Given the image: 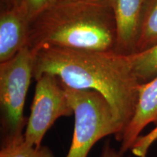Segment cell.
Returning a JSON list of instances; mask_svg holds the SVG:
<instances>
[{
  "label": "cell",
  "instance_id": "cell-1",
  "mask_svg": "<svg viewBox=\"0 0 157 157\" xmlns=\"http://www.w3.org/2000/svg\"><path fill=\"white\" fill-rule=\"evenodd\" d=\"M34 52L35 79L50 74L66 87L101 93L124 132L135 114L140 84L127 55L59 47H44Z\"/></svg>",
  "mask_w": 157,
  "mask_h": 157
},
{
  "label": "cell",
  "instance_id": "cell-2",
  "mask_svg": "<svg viewBox=\"0 0 157 157\" xmlns=\"http://www.w3.org/2000/svg\"><path fill=\"white\" fill-rule=\"evenodd\" d=\"M116 23L109 0L58 1L31 23L29 46L114 50Z\"/></svg>",
  "mask_w": 157,
  "mask_h": 157
},
{
  "label": "cell",
  "instance_id": "cell-3",
  "mask_svg": "<svg viewBox=\"0 0 157 157\" xmlns=\"http://www.w3.org/2000/svg\"><path fill=\"white\" fill-rule=\"evenodd\" d=\"M64 87L75 119L73 139L66 157H87L98 141L111 135L121 142L122 127L101 93L65 85Z\"/></svg>",
  "mask_w": 157,
  "mask_h": 157
},
{
  "label": "cell",
  "instance_id": "cell-4",
  "mask_svg": "<svg viewBox=\"0 0 157 157\" xmlns=\"http://www.w3.org/2000/svg\"><path fill=\"white\" fill-rule=\"evenodd\" d=\"M34 52L29 45L7 61L0 63V107L2 143L24 135L25 98L34 77Z\"/></svg>",
  "mask_w": 157,
  "mask_h": 157
},
{
  "label": "cell",
  "instance_id": "cell-5",
  "mask_svg": "<svg viewBox=\"0 0 157 157\" xmlns=\"http://www.w3.org/2000/svg\"><path fill=\"white\" fill-rule=\"evenodd\" d=\"M36 81L24 140L30 146L39 147L47 131L55 121L60 117H71L74 111L68 101L63 84L58 77L43 74Z\"/></svg>",
  "mask_w": 157,
  "mask_h": 157
},
{
  "label": "cell",
  "instance_id": "cell-6",
  "mask_svg": "<svg viewBox=\"0 0 157 157\" xmlns=\"http://www.w3.org/2000/svg\"><path fill=\"white\" fill-rule=\"evenodd\" d=\"M115 18V51L129 54L136 44L141 21L148 0H109Z\"/></svg>",
  "mask_w": 157,
  "mask_h": 157
},
{
  "label": "cell",
  "instance_id": "cell-7",
  "mask_svg": "<svg viewBox=\"0 0 157 157\" xmlns=\"http://www.w3.org/2000/svg\"><path fill=\"white\" fill-rule=\"evenodd\" d=\"M31 21L23 6L5 8L0 15V63L29 45Z\"/></svg>",
  "mask_w": 157,
  "mask_h": 157
},
{
  "label": "cell",
  "instance_id": "cell-8",
  "mask_svg": "<svg viewBox=\"0 0 157 157\" xmlns=\"http://www.w3.org/2000/svg\"><path fill=\"white\" fill-rule=\"evenodd\" d=\"M151 123L157 124V76L138 87V101L132 120L124 130L119 151L124 155L131 150L140 133Z\"/></svg>",
  "mask_w": 157,
  "mask_h": 157
},
{
  "label": "cell",
  "instance_id": "cell-9",
  "mask_svg": "<svg viewBox=\"0 0 157 157\" xmlns=\"http://www.w3.org/2000/svg\"><path fill=\"white\" fill-rule=\"evenodd\" d=\"M157 44V0H148L143 13L134 52Z\"/></svg>",
  "mask_w": 157,
  "mask_h": 157
},
{
  "label": "cell",
  "instance_id": "cell-10",
  "mask_svg": "<svg viewBox=\"0 0 157 157\" xmlns=\"http://www.w3.org/2000/svg\"><path fill=\"white\" fill-rule=\"evenodd\" d=\"M127 57L140 83L148 82L157 76V44L146 50L127 54Z\"/></svg>",
  "mask_w": 157,
  "mask_h": 157
},
{
  "label": "cell",
  "instance_id": "cell-11",
  "mask_svg": "<svg viewBox=\"0 0 157 157\" xmlns=\"http://www.w3.org/2000/svg\"><path fill=\"white\" fill-rule=\"evenodd\" d=\"M0 157H55L48 147H35L29 145L24 135L17 139L2 143Z\"/></svg>",
  "mask_w": 157,
  "mask_h": 157
},
{
  "label": "cell",
  "instance_id": "cell-12",
  "mask_svg": "<svg viewBox=\"0 0 157 157\" xmlns=\"http://www.w3.org/2000/svg\"><path fill=\"white\" fill-rule=\"evenodd\" d=\"M56 0H23L22 5L29 21L32 23L45 10L56 2Z\"/></svg>",
  "mask_w": 157,
  "mask_h": 157
},
{
  "label": "cell",
  "instance_id": "cell-13",
  "mask_svg": "<svg viewBox=\"0 0 157 157\" xmlns=\"http://www.w3.org/2000/svg\"><path fill=\"white\" fill-rule=\"evenodd\" d=\"M157 140V124L154 129L145 135H140L131 148V151L138 157H146L147 152L153 143Z\"/></svg>",
  "mask_w": 157,
  "mask_h": 157
},
{
  "label": "cell",
  "instance_id": "cell-14",
  "mask_svg": "<svg viewBox=\"0 0 157 157\" xmlns=\"http://www.w3.org/2000/svg\"><path fill=\"white\" fill-rule=\"evenodd\" d=\"M101 157H124L119 151L112 148L110 145L109 141H107L104 145L102 150Z\"/></svg>",
  "mask_w": 157,
  "mask_h": 157
},
{
  "label": "cell",
  "instance_id": "cell-15",
  "mask_svg": "<svg viewBox=\"0 0 157 157\" xmlns=\"http://www.w3.org/2000/svg\"><path fill=\"white\" fill-rule=\"evenodd\" d=\"M5 4V8H9L13 7H19L22 5L23 0H1Z\"/></svg>",
  "mask_w": 157,
  "mask_h": 157
},
{
  "label": "cell",
  "instance_id": "cell-16",
  "mask_svg": "<svg viewBox=\"0 0 157 157\" xmlns=\"http://www.w3.org/2000/svg\"><path fill=\"white\" fill-rule=\"evenodd\" d=\"M58 1H74V0H56V2H58Z\"/></svg>",
  "mask_w": 157,
  "mask_h": 157
}]
</instances>
